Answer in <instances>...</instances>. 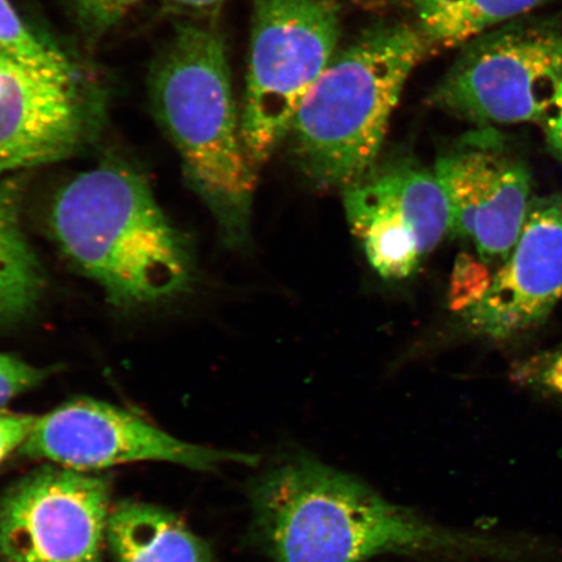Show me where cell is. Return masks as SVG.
Wrapping results in <instances>:
<instances>
[{
  "instance_id": "obj_1",
  "label": "cell",
  "mask_w": 562,
  "mask_h": 562,
  "mask_svg": "<svg viewBox=\"0 0 562 562\" xmlns=\"http://www.w3.org/2000/svg\"><path fill=\"white\" fill-rule=\"evenodd\" d=\"M258 468L246 487L248 539L270 562H562L558 540L442 525L304 449Z\"/></svg>"
},
{
  "instance_id": "obj_2",
  "label": "cell",
  "mask_w": 562,
  "mask_h": 562,
  "mask_svg": "<svg viewBox=\"0 0 562 562\" xmlns=\"http://www.w3.org/2000/svg\"><path fill=\"white\" fill-rule=\"evenodd\" d=\"M153 116L178 151L188 186L231 248L249 241L257 170L243 138L226 42L215 26L182 20L147 76Z\"/></svg>"
},
{
  "instance_id": "obj_3",
  "label": "cell",
  "mask_w": 562,
  "mask_h": 562,
  "mask_svg": "<svg viewBox=\"0 0 562 562\" xmlns=\"http://www.w3.org/2000/svg\"><path fill=\"white\" fill-rule=\"evenodd\" d=\"M56 243L117 306L154 304L186 292L193 258L143 173L121 160L82 172L55 195Z\"/></svg>"
},
{
  "instance_id": "obj_4",
  "label": "cell",
  "mask_w": 562,
  "mask_h": 562,
  "mask_svg": "<svg viewBox=\"0 0 562 562\" xmlns=\"http://www.w3.org/2000/svg\"><path fill=\"white\" fill-rule=\"evenodd\" d=\"M430 53L416 25L382 23L335 55L286 136L315 187L346 191L374 170L405 82Z\"/></svg>"
},
{
  "instance_id": "obj_5",
  "label": "cell",
  "mask_w": 562,
  "mask_h": 562,
  "mask_svg": "<svg viewBox=\"0 0 562 562\" xmlns=\"http://www.w3.org/2000/svg\"><path fill=\"white\" fill-rule=\"evenodd\" d=\"M340 35L339 0H252L241 131L257 168L286 139L300 103L335 58Z\"/></svg>"
},
{
  "instance_id": "obj_6",
  "label": "cell",
  "mask_w": 562,
  "mask_h": 562,
  "mask_svg": "<svg viewBox=\"0 0 562 562\" xmlns=\"http://www.w3.org/2000/svg\"><path fill=\"white\" fill-rule=\"evenodd\" d=\"M562 80V18L510 21L462 47L431 101L476 125L540 123Z\"/></svg>"
},
{
  "instance_id": "obj_7",
  "label": "cell",
  "mask_w": 562,
  "mask_h": 562,
  "mask_svg": "<svg viewBox=\"0 0 562 562\" xmlns=\"http://www.w3.org/2000/svg\"><path fill=\"white\" fill-rule=\"evenodd\" d=\"M33 460L90 473L93 470L138 461L216 472L226 465L258 468L262 457L192 445L121 407L79 397L38 417L19 449Z\"/></svg>"
},
{
  "instance_id": "obj_8",
  "label": "cell",
  "mask_w": 562,
  "mask_h": 562,
  "mask_svg": "<svg viewBox=\"0 0 562 562\" xmlns=\"http://www.w3.org/2000/svg\"><path fill=\"white\" fill-rule=\"evenodd\" d=\"M111 509L109 477L35 470L0 497V560L102 562Z\"/></svg>"
},
{
  "instance_id": "obj_9",
  "label": "cell",
  "mask_w": 562,
  "mask_h": 562,
  "mask_svg": "<svg viewBox=\"0 0 562 562\" xmlns=\"http://www.w3.org/2000/svg\"><path fill=\"white\" fill-rule=\"evenodd\" d=\"M351 234L386 280L409 278L451 231V211L435 172L395 161L344 191Z\"/></svg>"
},
{
  "instance_id": "obj_10",
  "label": "cell",
  "mask_w": 562,
  "mask_h": 562,
  "mask_svg": "<svg viewBox=\"0 0 562 562\" xmlns=\"http://www.w3.org/2000/svg\"><path fill=\"white\" fill-rule=\"evenodd\" d=\"M434 172L451 211V231L472 241L484 262H504L531 205L529 168L486 131L441 157Z\"/></svg>"
},
{
  "instance_id": "obj_11",
  "label": "cell",
  "mask_w": 562,
  "mask_h": 562,
  "mask_svg": "<svg viewBox=\"0 0 562 562\" xmlns=\"http://www.w3.org/2000/svg\"><path fill=\"white\" fill-rule=\"evenodd\" d=\"M562 300V195L537 196L487 290L462 312L473 333L515 339L543 325Z\"/></svg>"
},
{
  "instance_id": "obj_12",
  "label": "cell",
  "mask_w": 562,
  "mask_h": 562,
  "mask_svg": "<svg viewBox=\"0 0 562 562\" xmlns=\"http://www.w3.org/2000/svg\"><path fill=\"white\" fill-rule=\"evenodd\" d=\"M95 130L94 102L81 76L13 69L0 98V180L76 156Z\"/></svg>"
},
{
  "instance_id": "obj_13",
  "label": "cell",
  "mask_w": 562,
  "mask_h": 562,
  "mask_svg": "<svg viewBox=\"0 0 562 562\" xmlns=\"http://www.w3.org/2000/svg\"><path fill=\"white\" fill-rule=\"evenodd\" d=\"M108 544L116 562H215L205 540L172 513L145 503L111 509Z\"/></svg>"
},
{
  "instance_id": "obj_14",
  "label": "cell",
  "mask_w": 562,
  "mask_h": 562,
  "mask_svg": "<svg viewBox=\"0 0 562 562\" xmlns=\"http://www.w3.org/2000/svg\"><path fill=\"white\" fill-rule=\"evenodd\" d=\"M24 182L0 180V327L31 315L45 290V272L21 227Z\"/></svg>"
},
{
  "instance_id": "obj_15",
  "label": "cell",
  "mask_w": 562,
  "mask_h": 562,
  "mask_svg": "<svg viewBox=\"0 0 562 562\" xmlns=\"http://www.w3.org/2000/svg\"><path fill=\"white\" fill-rule=\"evenodd\" d=\"M546 0H413L417 30L431 52L463 47L484 33L529 15Z\"/></svg>"
},
{
  "instance_id": "obj_16",
  "label": "cell",
  "mask_w": 562,
  "mask_h": 562,
  "mask_svg": "<svg viewBox=\"0 0 562 562\" xmlns=\"http://www.w3.org/2000/svg\"><path fill=\"white\" fill-rule=\"evenodd\" d=\"M0 53L15 65L34 72L59 76H80L75 63L50 42L25 24L10 0H0Z\"/></svg>"
},
{
  "instance_id": "obj_17",
  "label": "cell",
  "mask_w": 562,
  "mask_h": 562,
  "mask_svg": "<svg viewBox=\"0 0 562 562\" xmlns=\"http://www.w3.org/2000/svg\"><path fill=\"white\" fill-rule=\"evenodd\" d=\"M145 0H65L70 19L89 42L114 31Z\"/></svg>"
},
{
  "instance_id": "obj_18",
  "label": "cell",
  "mask_w": 562,
  "mask_h": 562,
  "mask_svg": "<svg viewBox=\"0 0 562 562\" xmlns=\"http://www.w3.org/2000/svg\"><path fill=\"white\" fill-rule=\"evenodd\" d=\"M512 381L562 405V344L513 367Z\"/></svg>"
},
{
  "instance_id": "obj_19",
  "label": "cell",
  "mask_w": 562,
  "mask_h": 562,
  "mask_svg": "<svg viewBox=\"0 0 562 562\" xmlns=\"http://www.w3.org/2000/svg\"><path fill=\"white\" fill-rule=\"evenodd\" d=\"M50 374L52 369L34 368L16 357L0 355V409Z\"/></svg>"
},
{
  "instance_id": "obj_20",
  "label": "cell",
  "mask_w": 562,
  "mask_h": 562,
  "mask_svg": "<svg viewBox=\"0 0 562 562\" xmlns=\"http://www.w3.org/2000/svg\"><path fill=\"white\" fill-rule=\"evenodd\" d=\"M488 283L487 273L482 270L480 263L461 257L457 262L452 281V306L459 308L461 313L465 312L481 299L484 291L487 290Z\"/></svg>"
},
{
  "instance_id": "obj_21",
  "label": "cell",
  "mask_w": 562,
  "mask_h": 562,
  "mask_svg": "<svg viewBox=\"0 0 562 562\" xmlns=\"http://www.w3.org/2000/svg\"><path fill=\"white\" fill-rule=\"evenodd\" d=\"M37 418L0 409V463L24 445Z\"/></svg>"
},
{
  "instance_id": "obj_22",
  "label": "cell",
  "mask_w": 562,
  "mask_h": 562,
  "mask_svg": "<svg viewBox=\"0 0 562 562\" xmlns=\"http://www.w3.org/2000/svg\"><path fill=\"white\" fill-rule=\"evenodd\" d=\"M227 0H160L175 15L187 20H207L221 11Z\"/></svg>"
},
{
  "instance_id": "obj_23",
  "label": "cell",
  "mask_w": 562,
  "mask_h": 562,
  "mask_svg": "<svg viewBox=\"0 0 562 562\" xmlns=\"http://www.w3.org/2000/svg\"><path fill=\"white\" fill-rule=\"evenodd\" d=\"M542 125L548 147L554 157L562 160V80Z\"/></svg>"
},
{
  "instance_id": "obj_24",
  "label": "cell",
  "mask_w": 562,
  "mask_h": 562,
  "mask_svg": "<svg viewBox=\"0 0 562 562\" xmlns=\"http://www.w3.org/2000/svg\"><path fill=\"white\" fill-rule=\"evenodd\" d=\"M19 66H12L9 68L0 69V98L5 93L7 86H9L10 75L12 70L18 68Z\"/></svg>"
},
{
  "instance_id": "obj_25",
  "label": "cell",
  "mask_w": 562,
  "mask_h": 562,
  "mask_svg": "<svg viewBox=\"0 0 562 562\" xmlns=\"http://www.w3.org/2000/svg\"><path fill=\"white\" fill-rule=\"evenodd\" d=\"M12 66H18V65H15V63L11 61L9 58H5V56L2 53H0V69L9 68Z\"/></svg>"
}]
</instances>
